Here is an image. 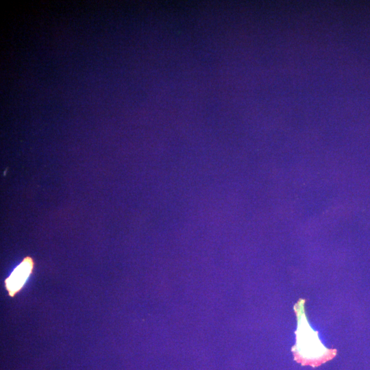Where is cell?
<instances>
[{
    "mask_svg": "<svg viewBox=\"0 0 370 370\" xmlns=\"http://www.w3.org/2000/svg\"><path fill=\"white\" fill-rule=\"evenodd\" d=\"M304 300H299L295 308L298 317L297 342L293 347L295 360L303 365L319 366L336 355L335 349H328L321 343L317 333L309 326L304 310Z\"/></svg>",
    "mask_w": 370,
    "mask_h": 370,
    "instance_id": "obj_1",
    "label": "cell"
},
{
    "mask_svg": "<svg viewBox=\"0 0 370 370\" xmlns=\"http://www.w3.org/2000/svg\"><path fill=\"white\" fill-rule=\"evenodd\" d=\"M34 261L27 256L14 269L10 275L4 280V286L10 297L21 291L27 280L32 273Z\"/></svg>",
    "mask_w": 370,
    "mask_h": 370,
    "instance_id": "obj_2",
    "label": "cell"
}]
</instances>
